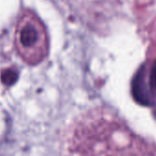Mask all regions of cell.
Returning a JSON list of instances; mask_svg holds the SVG:
<instances>
[{
  "instance_id": "1",
  "label": "cell",
  "mask_w": 156,
  "mask_h": 156,
  "mask_svg": "<svg viewBox=\"0 0 156 156\" xmlns=\"http://www.w3.org/2000/svg\"><path fill=\"white\" fill-rule=\"evenodd\" d=\"M130 141L80 126L65 142V156H130Z\"/></svg>"
},
{
  "instance_id": "2",
  "label": "cell",
  "mask_w": 156,
  "mask_h": 156,
  "mask_svg": "<svg viewBox=\"0 0 156 156\" xmlns=\"http://www.w3.org/2000/svg\"><path fill=\"white\" fill-rule=\"evenodd\" d=\"M150 84L147 82L145 68L141 66L140 70L136 73L131 85L132 95L135 100L142 106L152 105V98L150 91Z\"/></svg>"
},
{
  "instance_id": "3",
  "label": "cell",
  "mask_w": 156,
  "mask_h": 156,
  "mask_svg": "<svg viewBox=\"0 0 156 156\" xmlns=\"http://www.w3.org/2000/svg\"><path fill=\"white\" fill-rule=\"evenodd\" d=\"M19 37L20 44L25 48H30L34 46L38 41L39 33L37 29L32 24L28 23L20 30Z\"/></svg>"
},
{
  "instance_id": "4",
  "label": "cell",
  "mask_w": 156,
  "mask_h": 156,
  "mask_svg": "<svg viewBox=\"0 0 156 156\" xmlns=\"http://www.w3.org/2000/svg\"><path fill=\"white\" fill-rule=\"evenodd\" d=\"M18 77H19V73L17 71H15L14 69H8L2 73L1 80L4 85L12 86L18 80Z\"/></svg>"
},
{
  "instance_id": "5",
  "label": "cell",
  "mask_w": 156,
  "mask_h": 156,
  "mask_svg": "<svg viewBox=\"0 0 156 156\" xmlns=\"http://www.w3.org/2000/svg\"><path fill=\"white\" fill-rule=\"evenodd\" d=\"M149 84L151 88L156 90V63L153 65L149 77Z\"/></svg>"
}]
</instances>
